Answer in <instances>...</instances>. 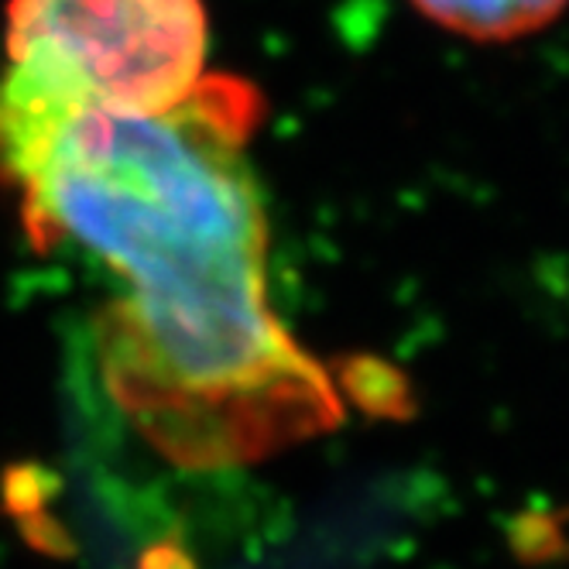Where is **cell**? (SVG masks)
<instances>
[{"label":"cell","mask_w":569,"mask_h":569,"mask_svg":"<svg viewBox=\"0 0 569 569\" xmlns=\"http://www.w3.org/2000/svg\"><path fill=\"white\" fill-rule=\"evenodd\" d=\"M254 93L202 79L161 113L69 107L0 79V161L38 227L128 284L138 363L254 453L327 429L340 398L268 306V217L243 141Z\"/></svg>","instance_id":"obj_1"},{"label":"cell","mask_w":569,"mask_h":569,"mask_svg":"<svg viewBox=\"0 0 569 569\" xmlns=\"http://www.w3.org/2000/svg\"><path fill=\"white\" fill-rule=\"evenodd\" d=\"M8 76L69 107L161 113L207 66L199 0H11Z\"/></svg>","instance_id":"obj_2"},{"label":"cell","mask_w":569,"mask_h":569,"mask_svg":"<svg viewBox=\"0 0 569 569\" xmlns=\"http://www.w3.org/2000/svg\"><path fill=\"white\" fill-rule=\"evenodd\" d=\"M412 4L446 31L477 42H508L546 28L569 0H412Z\"/></svg>","instance_id":"obj_3"}]
</instances>
